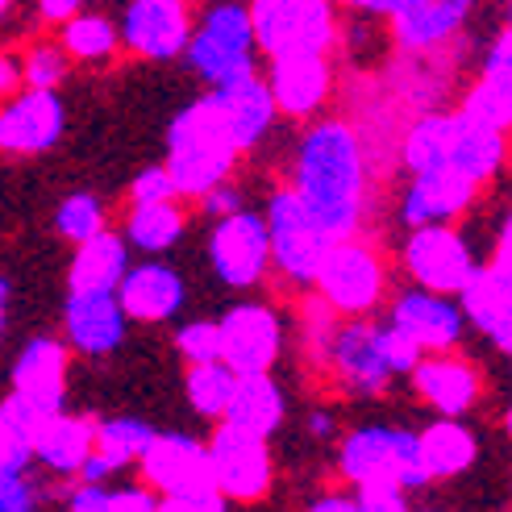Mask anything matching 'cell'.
<instances>
[{
    "label": "cell",
    "mask_w": 512,
    "mask_h": 512,
    "mask_svg": "<svg viewBox=\"0 0 512 512\" xmlns=\"http://www.w3.org/2000/svg\"><path fill=\"white\" fill-rule=\"evenodd\" d=\"M63 100L55 88H21L0 109V146L5 155H46L63 138Z\"/></svg>",
    "instance_id": "obj_14"
},
{
    "label": "cell",
    "mask_w": 512,
    "mask_h": 512,
    "mask_svg": "<svg viewBox=\"0 0 512 512\" xmlns=\"http://www.w3.org/2000/svg\"><path fill=\"white\" fill-rule=\"evenodd\" d=\"M200 204H204V213H213V217H229V213H238V209H242V196H238V188L221 184V188H213L209 196H204Z\"/></svg>",
    "instance_id": "obj_48"
},
{
    "label": "cell",
    "mask_w": 512,
    "mask_h": 512,
    "mask_svg": "<svg viewBox=\"0 0 512 512\" xmlns=\"http://www.w3.org/2000/svg\"><path fill=\"white\" fill-rule=\"evenodd\" d=\"M234 388H238V371L225 363V358H217V363H192L188 367V404L196 408L200 417H225L229 400H234Z\"/></svg>",
    "instance_id": "obj_35"
},
{
    "label": "cell",
    "mask_w": 512,
    "mask_h": 512,
    "mask_svg": "<svg viewBox=\"0 0 512 512\" xmlns=\"http://www.w3.org/2000/svg\"><path fill=\"white\" fill-rule=\"evenodd\" d=\"M309 433H317V438H329V433H334V417H329V413H313L309 417Z\"/></svg>",
    "instance_id": "obj_54"
},
{
    "label": "cell",
    "mask_w": 512,
    "mask_h": 512,
    "mask_svg": "<svg viewBox=\"0 0 512 512\" xmlns=\"http://www.w3.org/2000/svg\"><path fill=\"white\" fill-rule=\"evenodd\" d=\"M109 488L105 483H84V488H75L71 492V504L67 512H109Z\"/></svg>",
    "instance_id": "obj_47"
},
{
    "label": "cell",
    "mask_w": 512,
    "mask_h": 512,
    "mask_svg": "<svg viewBox=\"0 0 512 512\" xmlns=\"http://www.w3.org/2000/svg\"><path fill=\"white\" fill-rule=\"evenodd\" d=\"M317 288L325 296L329 309L338 313H371L379 296H383V263L379 254L358 242V238H346V242H334L329 259L317 275Z\"/></svg>",
    "instance_id": "obj_10"
},
{
    "label": "cell",
    "mask_w": 512,
    "mask_h": 512,
    "mask_svg": "<svg viewBox=\"0 0 512 512\" xmlns=\"http://www.w3.org/2000/svg\"><path fill=\"white\" fill-rule=\"evenodd\" d=\"M121 46L146 63H175L188 55L196 30L192 5L179 0H125L121 5Z\"/></svg>",
    "instance_id": "obj_7"
},
{
    "label": "cell",
    "mask_w": 512,
    "mask_h": 512,
    "mask_svg": "<svg viewBox=\"0 0 512 512\" xmlns=\"http://www.w3.org/2000/svg\"><path fill=\"white\" fill-rule=\"evenodd\" d=\"M463 113L479 117L496 125V130L512 134V80H492V75H479V80L467 88L463 105H458Z\"/></svg>",
    "instance_id": "obj_37"
},
{
    "label": "cell",
    "mask_w": 512,
    "mask_h": 512,
    "mask_svg": "<svg viewBox=\"0 0 512 512\" xmlns=\"http://www.w3.org/2000/svg\"><path fill=\"white\" fill-rule=\"evenodd\" d=\"M342 13H354V17H388L396 0H334Z\"/></svg>",
    "instance_id": "obj_50"
},
{
    "label": "cell",
    "mask_w": 512,
    "mask_h": 512,
    "mask_svg": "<svg viewBox=\"0 0 512 512\" xmlns=\"http://www.w3.org/2000/svg\"><path fill=\"white\" fill-rule=\"evenodd\" d=\"M292 188L321 217L334 242L358 238V221H363V200H367V155L350 121L325 117L304 130L296 146Z\"/></svg>",
    "instance_id": "obj_1"
},
{
    "label": "cell",
    "mask_w": 512,
    "mask_h": 512,
    "mask_svg": "<svg viewBox=\"0 0 512 512\" xmlns=\"http://www.w3.org/2000/svg\"><path fill=\"white\" fill-rule=\"evenodd\" d=\"M179 5H196V0H179Z\"/></svg>",
    "instance_id": "obj_57"
},
{
    "label": "cell",
    "mask_w": 512,
    "mask_h": 512,
    "mask_svg": "<svg viewBox=\"0 0 512 512\" xmlns=\"http://www.w3.org/2000/svg\"><path fill=\"white\" fill-rule=\"evenodd\" d=\"M159 200H179V184L167 163L138 171L130 184V204H159Z\"/></svg>",
    "instance_id": "obj_41"
},
{
    "label": "cell",
    "mask_w": 512,
    "mask_h": 512,
    "mask_svg": "<svg viewBox=\"0 0 512 512\" xmlns=\"http://www.w3.org/2000/svg\"><path fill=\"white\" fill-rule=\"evenodd\" d=\"M329 358L342 375V383L350 392H363V396H375L388 388V379L396 375L388 354H383V329L367 325V321H354V325H342L334 338H329Z\"/></svg>",
    "instance_id": "obj_19"
},
{
    "label": "cell",
    "mask_w": 512,
    "mask_h": 512,
    "mask_svg": "<svg viewBox=\"0 0 512 512\" xmlns=\"http://www.w3.org/2000/svg\"><path fill=\"white\" fill-rule=\"evenodd\" d=\"M508 279H512V209L504 217V229H500V242H496V259H492Z\"/></svg>",
    "instance_id": "obj_51"
},
{
    "label": "cell",
    "mask_w": 512,
    "mask_h": 512,
    "mask_svg": "<svg viewBox=\"0 0 512 512\" xmlns=\"http://www.w3.org/2000/svg\"><path fill=\"white\" fill-rule=\"evenodd\" d=\"M463 304H450V296L442 292H429V288H417V292H404L392 309V325L404 329L421 350L429 354H442L458 342L463 334Z\"/></svg>",
    "instance_id": "obj_20"
},
{
    "label": "cell",
    "mask_w": 512,
    "mask_h": 512,
    "mask_svg": "<svg viewBox=\"0 0 512 512\" xmlns=\"http://www.w3.org/2000/svg\"><path fill=\"white\" fill-rule=\"evenodd\" d=\"M9 5H13V0H0V9H9Z\"/></svg>",
    "instance_id": "obj_56"
},
{
    "label": "cell",
    "mask_w": 512,
    "mask_h": 512,
    "mask_svg": "<svg viewBox=\"0 0 512 512\" xmlns=\"http://www.w3.org/2000/svg\"><path fill=\"white\" fill-rule=\"evenodd\" d=\"M130 238H117L113 229H100L96 238L75 246L71 259V292H117L121 279L130 275Z\"/></svg>",
    "instance_id": "obj_25"
},
{
    "label": "cell",
    "mask_w": 512,
    "mask_h": 512,
    "mask_svg": "<svg viewBox=\"0 0 512 512\" xmlns=\"http://www.w3.org/2000/svg\"><path fill=\"white\" fill-rule=\"evenodd\" d=\"M96 454V425L84 421V417H67V413H55L42 429V442H38V458L59 471V475H80L84 463Z\"/></svg>",
    "instance_id": "obj_29"
},
{
    "label": "cell",
    "mask_w": 512,
    "mask_h": 512,
    "mask_svg": "<svg viewBox=\"0 0 512 512\" xmlns=\"http://www.w3.org/2000/svg\"><path fill=\"white\" fill-rule=\"evenodd\" d=\"M188 229V217L175 200H159V204H134L130 217H125V238L130 246L146 250V254H163L171 250Z\"/></svg>",
    "instance_id": "obj_34"
},
{
    "label": "cell",
    "mask_w": 512,
    "mask_h": 512,
    "mask_svg": "<svg viewBox=\"0 0 512 512\" xmlns=\"http://www.w3.org/2000/svg\"><path fill=\"white\" fill-rule=\"evenodd\" d=\"M209 92L217 100L225 125H229V134H234V142L242 146V155L271 134V125L279 117V105H275V92L267 84V75L250 71V75H242V80H229V84L209 88Z\"/></svg>",
    "instance_id": "obj_18"
},
{
    "label": "cell",
    "mask_w": 512,
    "mask_h": 512,
    "mask_svg": "<svg viewBox=\"0 0 512 512\" xmlns=\"http://www.w3.org/2000/svg\"><path fill=\"white\" fill-rule=\"evenodd\" d=\"M13 512H34V508H13Z\"/></svg>",
    "instance_id": "obj_58"
},
{
    "label": "cell",
    "mask_w": 512,
    "mask_h": 512,
    "mask_svg": "<svg viewBox=\"0 0 512 512\" xmlns=\"http://www.w3.org/2000/svg\"><path fill=\"white\" fill-rule=\"evenodd\" d=\"M109 512H159V500H155V488H121L109 496Z\"/></svg>",
    "instance_id": "obj_45"
},
{
    "label": "cell",
    "mask_w": 512,
    "mask_h": 512,
    "mask_svg": "<svg viewBox=\"0 0 512 512\" xmlns=\"http://www.w3.org/2000/svg\"><path fill=\"white\" fill-rule=\"evenodd\" d=\"M454 146H450V167H458L463 175H471L475 184H488V179L504 167L508 159V134L496 130V125L479 121L463 109H454Z\"/></svg>",
    "instance_id": "obj_26"
},
{
    "label": "cell",
    "mask_w": 512,
    "mask_h": 512,
    "mask_svg": "<svg viewBox=\"0 0 512 512\" xmlns=\"http://www.w3.org/2000/svg\"><path fill=\"white\" fill-rule=\"evenodd\" d=\"M358 512H413V508L404 500V488L379 483V488H358Z\"/></svg>",
    "instance_id": "obj_44"
},
{
    "label": "cell",
    "mask_w": 512,
    "mask_h": 512,
    "mask_svg": "<svg viewBox=\"0 0 512 512\" xmlns=\"http://www.w3.org/2000/svg\"><path fill=\"white\" fill-rule=\"evenodd\" d=\"M454 121L458 113H421L400 138V163L408 175H421L433 167H450V146H454Z\"/></svg>",
    "instance_id": "obj_31"
},
{
    "label": "cell",
    "mask_w": 512,
    "mask_h": 512,
    "mask_svg": "<svg viewBox=\"0 0 512 512\" xmlns=\"http://www.w3.org/2000/svg\"><path fill=\"white\" fill-rule=\"evenodd\" d=\"M267 225H271V250L275 267L292 284H317V275L334 250V234L321 225V217L304 204L296 188H279L267 200Z\"/></svg>",
    "instance_id": "obj_6"
},
{
    "label": "cell",
    "mask_w": 512,
    "mask_h": 512,
    "mask_svg": "<svg viewBox=\"0 0 512 512\" xmlns=\"http://www.w3.org/2000/svg\"><path fill=\"white\" fill-rule=\"evenodd\" d=\"M59 42L71 55V63H109L121 46V25L109 13L80 9L71 21L59 25Z\"/></svg>",
    "instance_id": "obj_33"
},
{
    "label": "cell",
    "mask_w": 512,
    "mask_h": 512,
    "mask_svg": "<svg viewBox=\"0 0 512 512\" xmlns=\"http://www.w3.org/2000/svg\"><path fill=\"white\" fill-rule=\"evenodd\" d=\"M67 342L84 354H113L125 338L130 313L121 309L117 292H71L67 296Z\"/></svg>",
    "instance_id": "obj_21"
},
{
    "label": "cell",
    "mask_w": 512,
    "mask_h": 512,
    "mask_svg": "<svg viewBox=\"0 0 512 512\" xmlns=\"http://www.w3.org/2000/svg\"><path fill=\"white\" fill-rule=\"evenodd\" d=\"M138 467H142V479L163 496L217 488L209 442H196L188 433H155V442L146 446Z\"/></svg>",
    "instance_id": "obj_13"
},
{
    "label": "cell",
    "mask_w": 512,
    "mask_h": 512,
    "mask_svg": "<svg viewBox=\"0 0 512 512\" xmlns=\"http://www.w3.org/2000/svg\"><path fill=\"white\" fill-rule=\"evenodd\" d=\"M209 263H213L221 284L254 288L263 279L267 263H275L267 217L246 213V209L229 213V217H217L213 234H209Z\"/></svg>",
    "instance_id": "obj_8"
},
{
    "label": "cell",
    "mask_w": 512,
    "mask_h": 512,
    "mask_svg": "<svg viewBox=\"0 0 512 512\" xmlns=\"http://www.w3.org/2000/svg\"><path fill=\"white\" fill-rule=\"evenodd\" d=\"M150 442H155V429H150L146 421H138V417H113V421L96 425V450L105 454L117 471L138 463Z\"/></svg>",
    "instance_id": "obj_36"
},
{
    "label": "cell",
    "mask_w": 512,
    "mask_h": 512,
    "mask_svg": "<svg viewBox=\"0 0 512 512\" xmlns=\"http://www.w3.org/2000/svg\"><path fill=\"white\" fill-rule=\"evenodd\" d=\"M21 67H25V88H59L67 80L71 55L63 50V42H34L21 55Z\"/></svg>",
    "instance_id": "obj_39"
},
{
    "label": "cell",
    "mask_w": 512,
    "mask_h": 512,
    "mask_svg": "<svg viewBox=\"0 0 512 512\" xmlns=\"http://www.w3.org/2000/svg\"><path fill=\"white\" fill-rule=\"evenodd\" d=\"M413 383L425 404H433L442 417H458L479 400V375L463 358H450L446 350L421 358V367L413 371Z\"/></svg>",
    "instance_id": "obj_24"
},
{
    "label": "cell",
    "mask_w": 512,
    "mask_h": 512,
    "mask_svg": "<svg viewBox=\"0 0 512 512\" xmlns=\"http://www.w3.org/2000/svg\"><path fill=\"white\" fill-rule=\"evenodd\" d=\"M479 75L512 80V25H504V30L488 42V50H483V59H479Z\"/></svg>",
    "instance_id": "obj_42"
},
{
    "label": "cell",
    "mask_w": 512,
    "mask_h": 512,
    "mask_svg": "<svg viewBox=\"0 0 512 512\" xmlns=\"http://www.w3.org/2000/svg\"><path fill=\"white\" fill-rule=\"evenodd\" d=\"M238 155H242V146L234 142V134H229L213 92L188 100V105L171 117L167 167L179 184V196L204 200L213 188L229 184V171H234Z\"/></svg>",
    "instance_id": "obj_2"
},
{
    "label": "cell",
    "mask_w": 512,
    "mask_h": 512,
    "mask_svg": "<svg viewBox=\"0 0 512 512\" xmlns=\"http://www.w3.org/2000/svg\"><path fill=\"white\" fill-rule=\"evenodd\" d=\"M479 454V442L467 425H458L454 417H442L433 421L425 433H421V463L429 471V479H454L463 475Z\"/></svg>",
    "instance_id": "obj_30"
},
{
    "label": "cell",
    "mask_w": 512,
    "mask_h": 512,
    "mask_svg": "<svg viewBox=\"0 0 512 512\" xmlns=\"http://www.w3.org/2000/svg\"><path fill=\"white\" fill-rule=\"evenodd\" d=\"M458 300H463L467 321H471L475 329H483L488 338L496 334L504 321H512V279H508L496 263L479 267V271L471 275V284L458 292Z\"/></svg>",
    "instance_id": "obj_32"
},
{
    "label": "cell",
    "mask_w": 512,
    "mask_h": 512,
    "mask_svg": "<svg viewBox=\"0 0 512 512\" xmlns=\"http://www.w3.org/2000/svg\"><path fill=\"white\" fill-rule=\"evenodd\" d=\"M309 512H358V496L354 500H346V496H321Z\"/></svg>",
    "instance_id": "obj_53"
},
{
    "label": "cell",
    "mask_w": 512,
    "mask_h": 512,
    "mask_svg": "<svg viewBox=\"0 0 512 512\" xmlns=\"http://www.w3.org/2000/svg\"><path fill=\"white\" fill-rule=\"evenodd\" d=\"M55 229L67 242H88L105 229V204H100L92 192H71L59 209H55Z\"/></svg>",
    "instance_id": "obj_38"
},
{
    "label": "cell",
    "mask_w": 512,
    "mask_h": 512,
    "mask_svg": "<svg viewBox=\"0 0 512 512\" xmlns=\"http://www.w3.org/2000/svg\"><path fill=\"white\" fill-rule=\"evenodd\" d=\"M80 9H88V0H38V17L46 25H63V21H71Z\"/></svg>",
    "instance_id": "obj_49"
},
{
    "label": "cell",
    "mask_w": 512,
    "mask_h": 512,
    "mask_svg": "<svg viewBox=\"0 0 512 512\" xmlns=\"http://www.w3.org/2000/svg\"><path fill=\"white\" fill-rule=\"evenodd\" d=\"M113 471H117V467L109 463V458H105V454H100V450H96V454L88 458V463H84V471H80V479H84V483H100V479H109Z\"/></svg>",
    "instance_id": "obj_52"
},
{
    "label": "cell",
    "mask_w": 512,
    "mask_h": 512,
    "mask_svg": "<svg viewBox=\"0 0 512 512\" xmlns=\"http://www.w3.org/2000/svg\"><path fill=\"white\" fill-rule=\"evenodd\" d=\"M421 512H438V508H421Z\"/></svg>",
    "instance_id": "obj_60"
},
{
    "label": "cell",
    "mask_w": 512,
    "mask_h": 512,
    "mask_svg": "<svg viewBox=\"0 0 512 512\" xmlns=\"http://www.w3.org/2000/svg\"><path fill=\"white\" fill-rule=\"evenodd\" d=\"M404 267L421 288L442 296L463 292L471 284V275L479 271L471 246L450 225H417L404 242Z\"/></svg>",
    "instance_id": "obj_9"
},
{
    "label": "cell",
    "mask_w": 512,
    "mask_h": 512,
    "mask_svg": "<svg viewBox=\"0 0 512 512\" xmlns=\"http://www.w3.org/2000/svg\"><path fill=\"white\" fill-rule=\"evenodd\" d=\"M121 309L130 313V321H142V325H155V321H167L179 313L188 288L179 279L175 267L167 263H142V267H130V275L121 279Z\"/></svg>",
    "instance_id": "obj_22"
},
{
    "label": "cell",
    "mask_w": 512,
    "mask_h": 512,
    "mask_svg": "<svg viewBox=\"0 0 512 512\" xmlns=\"http://www.w3.org/2000/svg\"><path fill=\"white\" fill-rule=\"evenodd\" d=\"M504 25H512V0H504Z\"/></svg>",
    "instance_id": "obj_55"
},
{
    "label": "cell",
    "mask_w": 512,
    "mask_h": 512,
    "mask_svg": "<svg viewBox=\"0 0 512 512\" xmlns=\"http://www.w3.org/2000/svg\"><path fill=\"white\" fill-rule=\"evenodd\" d=\"M267 84L279 113L292 121H313L334 92V63L329 55H279L267 59Z\"/></svg>",
    "instance_id": "obj_16"
},
{
    "label": "cell",
    "mask_w": 512,
    "mask_h": 512,
    "mask_svg": "<svg viewBox=\"0 0 512 512\" xmlns=\"http://www.w3.org/2000/svg\"><path fill=\"white\" fill-rule=\"evenodd\" d=\"M63 388H67V346L55 338H34L21 346L13 363V392L34 400L46 413H63Z\"/></svg>",
    "instance_id": "obj_23"
},
{
    "label": "cell",
    "mask_w": 512,
    "mask_h": 512,
    "mask_svg": "<svg viewBox=\"0 0 512 512\" xmlns=\"http://www.w3.org/2000/svg\"><path fill=\"white\" fill-rule=\"evenodd\" d=\"M508 433H512V413H508Z\"/></svg>",
    "instance_id": "obj_59"
},
{
    "label": "cell",
    "mask_w": 512,
    "mask_h": 512,
    "mask_svg": "<svg viewBox=\"0 0 512 512\" xmlns=\"http://www.w3.org/2000/svg\"><path fill=\"white\" fill-rule=\"evenodd\" d=\"M338 13L334 0H250L263 59L329 55L338 46Z\"/></svg>",
    "instance_id": "obj_5"
},
{
    "label": "cell",
    "mask_w": 512,
    "mask_h": 512,
    "mask_svg": "<svg viewBox=\"0 0 512 512\" xmlns=\"http://www.w3.org/2000/svg\"><path fill=\"white\" fill-rule=\"evenodd\" d=\"M279 350H284V329L267 304H234L221 317V358L238 375L271 371Z\"/></svg>",
    "instance_id": "obj_15"
},
{
    "label": "cell",
    "mask_w": 512,
    "mask_h": 512,
    "mask_svg": "<svg viewBox=\"0 0 512 512\" xmlns=\"http://www.w3.org/2000/svg\"><path fill=\"white\" fill-rule=\"evenodd\" d=\"M50 417L55 413H46V408L17 392L0 404V475H17L30 458H38V442Z\"/></svg>",
    "instance_id": "obj_27"
},
{
    "label": "cell",
    "mask_w": 512,
    "mask_h": 512,
    "mask_svg": "<svg viewBox=\"0 0 512 512\" xmlns=\"http://www.w3.org/2000/svg\"><path fill=\"white\" fill-rule=\"evenodd\" d=\"M259 34H254L250 0H204L196 13V30L188 42V71L204 88H221L229 80L259 71Z\"/></svg>",
    "instance_id": "obj_3"
},
{
    "label": "cell",
    "mask_w": 512,
    "mask_h": 512,
    "mask_svg": "<svg viewBox=\"0 0 512 512\" xmlns=\"http://www.w3.org/2000/svg\"><path fill=\"white\" fill-rule=\"evenodd\" d=\"M175 350H179V358H188V367L192 363H217L221 358V321H188V325H179Z\"/></svg>",
    "instance_id": "obj_40"
},
{
    "label": "cell",
    "mask_w": 512,
    "mask_h": 512,
    "mask_svg": "<svg viewBox=\"0 0 512 512\" xmlns=\"http://www.w3.org/2000/svg\"><path fill=\"white\" fill-rule=\"evenodd\" d=\"M342 475L354 483V488H425L429 471L421 463V433L408 429H388V425H367L354 429L342 454Z\"/></svg>",
    "instance_id": "obj_4"
},
{
    "label": "cell",
    "mask_w": 512,
    "mask_h": 512,
    "mask_svg": "<svg viewBox=\"0 0 512 512\" xmlns=\"http://www.w3.org/2000/svg\"><path fill=\"white\" fill-rule=\"evenodd\" d=\"M209 458L217 492L229 500H259L271 488V454L267 438H259V433L221 421L209 438Z\"/></svg>",
    "instance_id": "obj_11"
},
{
    "label": "cell",
    "mask_w": 512,
    "mask_h": 512,
    "mask_svg": "<svg viewBox=\"0 0 512 512\" xmlns=\"http://www.w3.org/2000/svg\"><path fill=\"white\" fill-rule=\"evenodd\" d=\"M13 508H34V492L30 483L17 475H0V512H13Z\"/></svg>",
    "instance_id": "obj_46"
},
{
    "label": "cell",
    "mask_w": 512,
    "mask_h": 512,
    "mask_svg": "<svg viewBox=\"0 0 512 512\" xmlns=\"http://www.w3.org/2000/svg\"><path fill=\"white\" fill-rule=\"evenodd\" d=\"M479 0H396L383 17L404 55H433L467 30Z\"/></svg>",
    "instance_id": "obj_12"
},
{
    "label": "cell",
    "mask_w": 512,
    "mask_h": 512,
    "mask_svg": "<svg viewBox=\"0 0 512 512\" xmlns=\"http://www.w3.org/2000/svg\"><path fill=\"white\" fill-rule=\"evenodd\" d=\"M229 496H221L217 488H204V492H179V496H163L159 512H225Z\"/></svg>",
    "instance_id": "obj_43"
},
{
    "label": "cell",
    "mask_w": 512,
    "mask_h": 512,
    "mask_svg": "<svg viewBox=\"0 0 512 512\" xmlns=\"http://www.w3.org/2000/svg\"><path fill=\"white\" fill-rule=\"evenodd\" d=\"M475 192H479V184L458 167H433V171L413 175L400 213H404L408 229H417V225H450L458 213L471 209Z\"/></svg>",
    "instance_id": "obj_17"
},
{
    "label": "cell",
    "mask_w": 512,
    "mask_h": 512,
    "mask_svg": "<svg viewBox=\"0 0 512 512\" xmlns=\"http://www.w3.org/2000/svg\"><path fill=\"white\" fill-rule=\"evenodd\" d=\"M284 408H288V400L279 392V383L267 371H254V375H238L234 400H229L221 421L238 425L246 433H259V438H271V433L284 425Z\"/></svg>",
    "instance_id": "obj_28"
}]
</instances>
